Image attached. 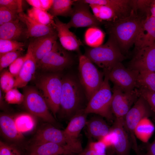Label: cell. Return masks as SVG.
Segmentation results:
<instances>
[{
	"mask_svg": "<svg viewBox=\"0 0 155 155\" xmlns=\"http://www.w3.org/2000/svg\"><path fill=\"white\" fill-rule=\"evenodd\" d=\"M73 62L71 55L56 41L51 50L37 63V67L47 71H57L68 67Z\"/></svg>",
	"mask_w": 155,
	"mask_h": 155,
	"instance_id": "cell-8",
	"label": "cell"
},
{
	"mask_svg": "<svg viewBox=\"0 0 155 155\" xmlns=\"http://www.w3.org/2000/svg\"><path fill=\"white\" fill-rule=\"evenodd\" d=\"M37 84L49 108L55 117L60 109L62 78L58 74L47 75L42 76Z\"/></svg>",
	"mask_w": 155,
	"mask_h": 155,
	"instance_id": "cell-6",
	"label": "cell"
},
{
	"mask_svg": "<svg viewBox=\"0 0 155 155\" xmlns=\"http://www.w3.org/2000/svg\"><path fill=\"white\" fill-rule=\"evenodd\" d=\"M24 106L32 115L39 117L50 124L55 125L56 121L42 95L35 89L26 88L23 94Z\"/></svg>",
	"mask_w": 155,
	"mask_h": 155,
	"instance_id": "cell-9",
	"label": "cell"
},
{
	"mask_svg": "<svg viewBox=\"0 0 155 155\" xmlns=\"http://www.w3.org/2000/svg\"><path fill=\"white\" fill-rule=\"evenodd\" d=\"M111 129L116 133L117 141L113 147L117 155H128L130 144L128 135L124 127V122L115 120Z\"/></svg>",
	"mask_w": 155,
	"mask_h": 155,
	"instance_id": "cell-25",
	"label": "cell"
},
{
	"mask_svg": "<svg viewBox=\"0 0 155 155\" xmlns=\"http://www.w3.org/2000/svg\"><path fill=\"white\" fill-rule=\"evenodd\" d=\"M32 146H36L47 143H54L63 145H68L81 150L82 147L80 141L70 140L65 136L63 130L49 125L39 129L34 137Z\"/></svg>",
	"mask_w": 155,
	"mask_h": 155,
	"instance_id": "cell-11",
	"label": "cell"
},
{
	"mask_svg": "<svg viewBox=\"0 0 155 155\" xmlns=\"http://www.w3.org/2000/svg\"><path fill=\"white\" fill-rule=\"evenodd\" d=\"M85 97L86 98L79 79L71 75L62 78L60 108L65 117L70 119L83 109L81 106Z\"/></svg>",
	"mask_w": 155,
	"mask_h": 155,
	"instance_id": "cell-2",
	"label": "cell"
},
{
	"mask_svg": "<svg viewBox=\"0 0 155 155\" xmlns=\"http://www.w3.org/2000/svg\"><path fill=\"white\" fill-rule=\"evenodd\" d=\"M80 152L68 145L47 143L31 146L30 155H75Z\"/></svg>",
	"mask_w": 155,
	"mask_h": 155,
	"instance_id": "cell-17",
	"label": "cell"
},
{
	"mask_svg": "<svg viewBox=\"0 0 155 155\" xmlns=\"http://www.w3.org/2000/svg\"><path fill=\"white\" fill-rule=\"evenodd\" d=\"M88 147L99 153H106V150L107 148L105 144L100 140H98L96 142H90Z\"/></svg>",
	"mask_w": 155,
	"mask_h": 155,
	"instance_id": "cell-44",
	"label": "cell"
},
{
	"mask_svg": "<svg viewBox=\"0 0 155 155\" xmlns=\"http://www.w3.org/2000/svg\"><path fill=\"white\" fill-rule=\"evenodd\" d=\"M41 9L46 11L49 10L53 3V0H40Z\"/></svg>",
	"mask_w": 155,
	"mask_h": 155,
	"instance_id": "cell-45",
	"label": "cell"
},
{
	"mask_svg": "<svg viewBox=\"0 0 155 155\" xmlns=\"http://www.w3.org/2000/svg\"><path fill=\"white\" fill-rule=\"evenodd\" d=\"M0 155H21L20 152L15 146L0 142Z\"/></svg>",
	"mask_w": 155,
	"mask_h": 155,
	"instance_id": "cell-42",
	"label": "cell"
},
{
	"mask_svg": "<svg viewBox=\"0 0 155 155\" xmlns=\"http://www.w3.org/2000/svg\"><path fill=\"white\" fill-rule=\"evenodd\" d=\"M75 0H53V5L49 10V13L54 18L61 16H71Z\"/></svg>",
	"mask_w": 155,
	"mask_h": 155,
	"instance_id": "cell-30",
	"label": "cell"
},
{
	"mask_svg": "<svg viewBox=\"0 0 155 155\" xmlns=\"http://www.w3.org/2000/svg\"><path fill=\"white\" fill-rule=\"evenodd\" d=\"M136 88L155 92V72L148 70L139 72Z\"/></svg>",
	"mask_w": 155,
	"mask_h": 155,
	"instance_id": "cell-32",
	"label": "cell"
},
{
	"mask_svg": "<svg viewBox=\"0 0 155 155\" xmlns=\"http://www.w3.org/2000/svg\"><path fill=\"white\" fill-rule=\"evenodd\" d=\"M84 55L103 69V73L109 72L116 64L126 58L115 40L110 36L107 42L100 46L86 48Z\"/></svg>",
	"mask_w": 155,
	"mask_h": 155,
	"instance_id": "cell-3",
	"label": "cell"
},
{
	"mask_svg": "<svg viewBox=\"0 0 155 155\" xmlns=\"http://www.w3.org/2000/svg\"><path fill=\"white\" fill-rule=\"evenodd\" d=\"M15 83L14 77L9 71H5L1 74L0 78L1 90L5 93L14 88Z\"/></svg>",
	"mask_w": 155,
	"mask_h": 155,
	"instance_id": "cell-36",
	"label": "cell"
},
{
	"mask_svg": "<svg viewBox=\"0 0 155 155\" xmlns=\"http://www.w3.org/2000/svg\"><path fill=\"white\" fill-rule=\"evenodd\" d=\"M58 38L57 32L34 38L30 42L28 48L37 63L52 49Z\"/></svg>",
	"mask_w": 155,
	"mask_h": 155,
	"instance_id": "cell-15",
	"label": "cell"
},
{
	"mask_svg": "<svg viewBox=\"0 0 155 155\" xmlns=\"http://www.w3.org/2000/svg\"><path fill=\"white\" fill-rule=\"evenodd\" d=\"M54 20V26L62 46L66 50L78 51L83 44L82 42L69 30L67 23L63 22L57 17Z\"/></svg>",
	"mask_w": 155,
	"mask_h": 155,
	"instance_id": "cell-16",
	"label": "cell"
},
{
	"mask_svg": "<svg viewBox=\"0 0 155 155\" xmlns=\"http://www.w3.org/2000/svg\"><path fill=\"white\" fill-rule=\"evenodd\" d=\"M117 140L116 133L111 128L110 132L99 140L102 142L107 148L113 147L116 143Z\"/></svg>",
	"mask_w": 155,
	"mask_h": 155,
	"instance_id": "cell-43",
	"label": "cell"
},
{
	"mask_svg": "<svg viewBox=\"0 0 155 155\" xmlns=\"http://www.w3.org/2000/svg\"><path fill=\"white\" fill-rule=\"evenodd\" d=\"M25 46L22 42L0 38V55L12 51H23Z\"/></svg>",
	"mask_w": 155,
	"mask_h": 155,
	"instance_id": "cell-34",
	"label": "cell"
},
{
	"mask_svg": "<svg viewBox=\"0 0 155 155\" xmlns=\"http://www.w3.org/2000/svg\"><path fill=\"white\" fill-rule=\"evenodd\" d=\"M22 51H18L0 55V70L9 66L16 59L21 56Z\"/></svg>",
	"mask_w": 155,
	"mask_h": 155,
	"instance_id": "cell-35",
	"label": "cell"
},
{
	"mask_svg": "<svg viewBox=\"0 0 155 155\" xmlns=\"http://www.w3.org/2000/svg\"><path fill=\"white\" fill-rule=\"evenodd\" d=\"M147 17L133 7L128 16L105 23L109 35L115 40L123 54L134 44L142 23Z\"/></svg>",
	"mask_w": 155,
	"mask_h": 155,
	"instance_id": "cell-1",
	"label": "cell"
},
{
	"mask_svg": "<svg viewBox=\"0 0 155 155\" xmlns=\"http://www.w3.org/2000/svg\"><path fill=\"white\" fill-rule=\"evenodd\" d=\"M150 15L152 17L155 18V6L151 5L150 8Z\"/></svg>",
	"mask_w": 155,
	"mask_h": 155,
	"instance_id": "cell-49",
	"label": "cell"
},
{
	"mask_svg": "<svg viewBox=\"0 0 155 155\" xmlns=\"http://www.w3.org/2000/svg\"><path fill=\"white\" fill-rule=\"evenodd\" d=\"M87 115L83 108L79 111L71 118L67 127L63 130L67 137L74 141H79L78 138L80 132L86 125Z\"/></svg>",
	"mask_w": 155,
	"mask_h": 155,
	"instance_id": "cell-22",
	"label": "cell"
},
{
	"mask_svg": "<svg viewBox=\"0 0 155 155\" xmlns=\"http://www.w3.org/2000/svg\"><path fill=\"white\" fill-rule=\"evenodd\" d=\"M89 4H97L106 5L113 9L120 19L128 16L133 7V0H83Z\"/></svg>",
	"mask_w": 155,
	"mask_h": 155,
	"instance_id": "cell-23",
	"label": "cell"
},
{
	"mask_svg": "<svg viewBox=\"0 0 155 155\" xmlns=\"http://www.w3.org/2000/svg\"><path fill=\"white\" fill-rule=\"evenodd\" d=\"M151 5L155 6V0H152Z\"/></svg>",
	"mask_w": 155,
	"mask_h": 155,
	"instance_id": "cell-50",
	"label": "cell"
},
{
	"mask_svg": "<svg viewBox=\"0 0 155 155\" xmlns=\"http://www.w3.org/2000/svg\"><path fill=\"white\" fill-rule=\"evenodd\" d=\"M5 98L8 103L20 104L23 102L24 96L17 88H13L5 93Z\"/></svg>",
	"mask_w": 155,
	"mask_h": 155,
	"instance_id": "cell-37",
	"label": "cell"
},
{
	"mask_svg": "<svg viewBox=\"0 0 155 155\" xmlns=\"http://www.w3.org/2000/svg\"><path fill=\"white\" fill-rule=\"evenodd\" d=\"M155 42V18L151 15L143 22L134 45L135 51L152 45Z\"/></svg>",
	"mask_w": 155,
	"mask_h": 155,
	"instance_id": "cell-18",
	"label": "cell"
},
{
	"mask_svg": "<svg viewBox=\"0 0 155 155\" xmlns=\"http://www.w3.org/2000/svg\"><path fill=\"white\" fill-rule=\"evenodd\" d=\"M0 128L3 136L10 141L19 142L24 138L23 134L17 128L14 118L10 115H0Z\"/></svg>",
	"mask_w": 155,
	"mask_h": 155,
	"instance_id": "cell-24",
	"label": "cell"
},
{
	"mask_svg": "<svg viewBox=\"0 0 155 155\" xmlns=\"http://www.w3.org/2000/svg\"><path fill=\"white\" fill-rule=\"evenodd\" d=\"M152 117L155 121V113L146 100L140 96L126 115L124 119V127L129 135L133 148L135 152L139 153L135 129L143 118Z\"/></svg>",
	"mask_w": 155,
	"mask_h": 155,
	"instance_id": "cell-7",
	"label": "cell"
},
{
	"mask_svg": "<svg viewBox=\"0 0 155 155\" xmlns=\"http://www.w3.org/2000/svg\"><path fill=\"white\" fill-rule=\"evenodd\" d=\"M79 79L88 101L101 87L104 74L84 55L79 56Z\"/></svg>",
	"mask_w": 155,
	"mask_h": 155,
	"instance_id": "cell-4",
	"label": "cell"
},
{
	"mask_svg": "<svg viewBox=\"0 0 155 155\" xmlns=\"http://www.w3.org/2000/svg\"><path fill=\"white\" fill-rule=\"evenodd\" d=\"M0 38L20 41L28 38L25 24L19 18L0 26Z\"/></svg>",
	"mask_w": 155,
	"mask_h": 155,
	"instance_id": "cell-19",
	"label": "cell"
},
{
	"mask_svg": "<svg viewBox=\"0 0 155 155\" xmlns=\"http://www.w3.org/2000/svg\"><path fill=\"white\" fill-rule=\"evenodd\" d=\"M27 57L26 54L19 57L9 66V72L14 77L16 78L18 75Z\"/></svg>",
	"mask_w": 155,
	"mask_h": 155,
	"instance_id": "cell-41",
	"label": "cell"
},
{
	"mask_svg": "<svg viewBox=\"0 0 155 155\" xmlns=\"http://www.w3.org/2000/svg\"><path fill=\"white\" fill-rule=\"evenodd\" d=\"M111 108L116 120L124 121V118L132 106L140 96L137 89L128 92H124L114 86Z\"/></svg>",
	"mask_w": 155,
	"mask_h": 155,
	"instance_id": "cell-10",
	"label": "cell"
},
{
	"mask_svg": "<svg viewBox=\"0 0 155 155\" xmlns=\"http://www.w3.org/2000/svg\"><path fill=\"white\" fill-rule=\"evenodd\" d=\"M155 130V125L148 117L142 119L136 126L134 134L136 137L145 143H147L153 135Z\"/></svg>",
	"mask_w": 155,
	"mask_h": 155,
	"instance_id": "cell-28",
	"label": "cell"
},
{
	"mask_svg": "<svg viewBox=\"0 0 155 155\" xmlns=\"http://www.w3.org/2000/svg\"><path fill=\"white\" fill-rule=\"evenodd\" d=\"M18 14L5 7L0 6V26L15 20L18 18Z\"/></svg>",
	"mask_w": 155,
	"mask_h": 155,
	"instance_id": "cell-38",
	"label": "cell"
},
{
	"mask_svg": "<svg viewBox=\"0 0 155 155\" xmlns=\"http://www.w3.org/2000/svg\"><path fill=\"white\" fill-rule=\"evenodd\" d=\"M105 34L98 27H89L84 34V41L89 47L96 48L103 44Z\"/></svg>",
	"mask_w": 155,
	"mask_h": 155,
	"instance_id": "cell-29",
	"label": "cell"
},
{
	"mask_svg": "<svg viewBox=\"0 0 155 155\" xmlns=\"http://www.w3.org/2000/svg\"><path fill=\"white\" fill-rule=\"evenodd\" d=\"M26 1L33 7L41 9L40 0H27Z\"/></svg>",
	"mask_w": 155,
	"mask_h": 155,
	"instance_id": "cell-48",
	"label": "cell"
},
{
	"mask_svg": "<svg viewBox=\"0 0 155 155\" xmlns=\"http://www.w3.org/2000/svg\"><path fill=\"white\" fill-rule=\"evenodd\" d=\"M89 5L94 16L102 23L113 22L120 19L115 11L110 7L97 4Z\"/></svg>",
	"mask_w": 155,
	"mask_h": 155,
	"instance_id": "cell-27",
	"label": "cell"
},
{
	"mask_svg": "<svg viewBox=\"0 0 155 155\" xmlns=\"http://www.w3.org/2000/svg\"><path fill=\"white\" fill-rule=\"evenodd\" d=\"M26 54V59L18 75L15 79L14 88L26 86L32 79L37 67V63L28 48Z\"/></svg>",
	"mask_w": 155,
	"mask_h": 155,
	"instance_id": "cell-21",
	"label": "cell"
},
{
	"mask_svg": "<svg viewBox=\"0 0 155 155\" xmlns=\"http://www.w3.org/2000/svg\"><path fill=\"white\" fill-rule=\"evenodd\" d=\"M104 73V78L102 85L89 100L84 111L87 114H95L111 121L113 119L111 108L113 93L109 83L108 72Z\"/></svg>",
	"mask_w": 155,
	"mask_h": 155,
	"instance_id": "cell-5",
	"label": "cell"
},
{
	"mask_svg": "<svg viewBox=\"0 0 155 155\" xmlns=\"http://www.w3.org/2000/svg\"><path fill=\"white\" fill-rule=\"evenodd\" d=\"M77 155H110L106 153H99L89 148L88 147Z\"/></svg>",
	"mask_w": 155,
	"mask_h": 155,
	"instance_id": "cell-46",
	"label": "cell"
},
{
	"mask_svg": "<svg viewBox=\"0 0 155 155\" xmlns=\"http://www.w3.org/2000/svg\"><path fill=\"white\" fill-rule=\"evenodd\" d=\"M22 2L20 0H0V6L5 7L19 13L23 12Z\"/></svg>",
	"mask_w": 155,
	"mask_h": 155,
	"instance_id": "cell-39",
	"label": "cell"
},
{
	"mask_svg": "<svg viewBox=\"0 0 155 155\" xmlns=\"http://www.w3.org/2000/svg\"><path fill=\"white\" fill-rule=\"evenodd\" d=\"M70 21L67 25L69 28L98 27L102 23L90 12L89 5L82 0H76L73 4Z\"/></svg>",
	"mask_w": 155,
	"mask_h": 155,
	"instance_id": "cell-13",
	"label": "cell"
},
{
	"mask_svg": "<svg viewBox=\"0 0 155 155\" xmlns=\"http://www.w3.org/2000/svg\"><path fill=\"white\" fill-rule=\"evenodd\" d=\"M14 119L18 129L22 134L32 131L35 125V121L33 116L30 113L20 114Z\"/></svg>",
	"mask_w": 155,
	"mask_h": 155,
	"instance_id": "cell-31",
	"label": "cell"
},
{
	"mask_svg": "<svg viewBox=\"0 0 155 155\" xmlns=\"http://www.w3.org/2000/svg\"><path fill=\"white\" fill-rule=\"evenodd\" d=\"M127 68L139 72L144 70L155 72V42L150 46L136 51Z\"/></svg>",
	"mask_w": 155,
	"mask_h": 155,
	"instance_id": "cell-14",
	"label": "cell"
},
{
	"mask_svg": "<svg viewBox=\"0 0 155 155\" xmlns=\"http://www.w3.org/2000/svg\"><path fill=\"white\" fill-rule=\"evenodd\" d=\"M108 73L114 86L123 92H130L136 88L139 72L125 67L121 62L116 64Z\"/></svg>",
	"mask_w": 155,
	"mask_h": 155,
	"instance_id": "cell-12",
	"label": "cell"
},
{
	"mask_svg": "<svg viewBox=\"0 0 155 155\" xmlns=\"http://www.w3.org/2000/svg\"><path fill=\"white\" fill-rule=\"evenodd\" d=\"M86 125L88 135L98 140L107 134L111 130L102 117L100 116L91 117L87 121Z\"/></svg>",
	"mask_w": 155,
	"mask_h": 155,
	"instance_id": "cell-26",
	"label": "cell"
},
{
	"mask_svg": "<svg viewBox=\"0 0 155 155\" xmlns=\"http://www.w3.org/2000/svg\"><path fill=\"white\" fill-rule=\"evenodd\" d=\"M136 89L140 96L142 97L146 100L155 113V92L143 89Z\"/></svg>",
	"mask_w": 155,
	"mask_h": 155,
	"instance_id": "cell-40",
	"label": "cell"
},
{
	"mask_svg": "<svg viewBox=\"0 0 155 155\" xmlns=\"http://www.w3.org/2000/svg\"><path fill=\"white\" fill-rule=\"evenodd\" d=\"M27 14L30 18L39 24L54 26L55 18L47 11L33 7L28 10Z\"/></svg>",
	"mask_w": 155,
	"mask_h": 155,
	"instance_id": "cell-33",
	"label": "cell"
},
{
	"mask_svg": "<svg viewBox=\"0 0 155 155\" xmlns=\"http://www.w3.org/2000/svg\"><path fill=\"white\" fill-rule=\"evenodd\" d=\"M18 17L26 25L28 38L30 37H38L57 32L54 26H46L39 24L23 12L19 13Z\"/></svg>",
	"mask_w": 155,
	"mask_h": 155,
	"instance_id": "cell-20",
	"label": "cell"
},
{
	"mask_svg": "<svg viewBox=\"0 0 155 155\" xmlns=\"http://www.w3.org/2000/svg\"><path fill=\"white\" fill-rule=\"evenodd\" d=\"M145 155H155V138L147 147V153Z\"/></svg>",
	"mask_w": 155,
	"mask_h": 155,
	"instance_id": "cell-47",
	"label": "cell"
}]
</instances>
